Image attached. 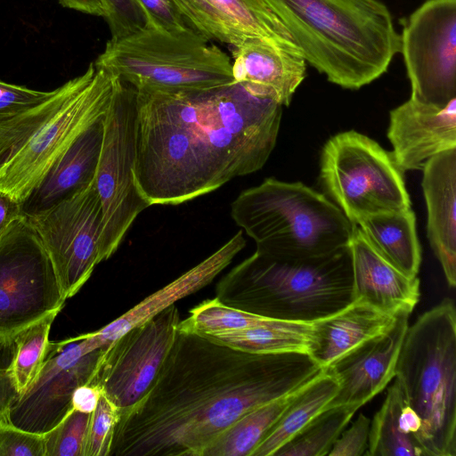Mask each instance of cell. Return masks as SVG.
I'll list each match as a JSON object with an SVG mask.
<instances>
[{
	"label": "cell",
	"mask_w": 456,
	"mask_h": 456,
	"mask_svg": "<svg viewBox=\"0 0 456 456\" xmlns=\"http://www.w3.org/2000/svg\"><path fill=\"white\" fill-rule=\"evenodd\" d=\"M323 370L306 353L250 354L177 330L150 390L120 411L110 456H203L243 414Z\"/></svg>",
	"instance_id": "cell-1"
},
{
	"label": "cell",
	"mask_w": 456,
	"mask_h": 456,
	"mask_svg": "<svg viewBox=\"0 0 456 456\" xmlns=\"http://www.w3.org/2000/svg\"><path fill=\"white\" fill-rule=\"evenodd\" d=\"M136 93L134 175L150 206L179 205L255 173L275 147L282 105L240 83Z\"/></svg>",
	"instance_id": "cell-2"
},
{
	"label": "cell",
	"mask_w": 456,
	"mask_h": 456,
	"mask_svg": "<svg viewBox=\"0 0 456 456\" xmlns=\"http://www.w3.org/2000/svg\"><path fill=\"white\" fill-rule=\"evenodd\" d=\"M305 61L328 80L359 89L384 74L401 37L380 0H265Z\"/></svg>",
	"instance_id": "cell-3"
},
{
	"label": "cell",
	"mask_w": 456,
	"mask_h": 456,
	"mask_svg": "<svg viewBox=\"0 0 456 456\" xmlns=\"http://www.w3.org/2000/svg\"><path fill=\"white\" fill-rule=\"evenodd\" d=\"M222 304L268 319L312 323L354 302L349 245L323 256L281 259L258 252L217 283Z\"/></svg>",
	"instance_id": "cell-4"
},
{
	"label": "cell",
	"mask_w": 456,
	"mask_h": 456,
	"mask_svg": "<svg viewBox=\"0 0 456 456\" xmlns=\"http://www.w3.org/2000/svg\"><path fill=\"white\" fill-rule=\"evenodd\" d=\"M231 216L256 252L281 259L331 254L348 245L354 225L323 194L271 177L241 191L231 204Z\"/></svg>",
	"instance_id": "cell-5"
},
{
	"label": "cell",
	"mask_w": 456,
	"mask_h": 456,
	"mask_svg": "<svg viewBox=\"0 0 456 456\" xmlns=\"http://www.w3.org/2000/svg\"><path fill=\"white\" fill-rule=\"evenodd\" d=\"M395 380L421 419L427 456H456V310L451 298L408 327Z\"/></svg>",
	"instance_id": "cell-6"
},
{
	"label": "cell",
	"mask_w": 456,
	"mask_h": 456,
	"mask_svg": "<svg viewBox=\"0 0 456 456\" xmlns=\"http://www.w3.org/2000/svg\"><path fill=\"white\" fill-rule=\"evenodd\" d=\"M193 28L148 26L108 40L94 61L143 92L203 90L234 83L230 57Z\"/></svg>",
	"instance_id": "cell-7"
},
{
	"label": "cell",
	"mask_w": 456,
	"mask_h": 456,
	"mask_svg": "<svg viewBox=\"0 0 456 456\" xmlns=\"http://www.w3.org/2000/svg\"><path fill=\"white\" fill-rule=\"evenodd\" d=\"M403 175L391 152L354 130L332 136L322 150V184L354 224L372 215L411 208Z\"/></svg>",
	"instance_id": "cell-8"
},
{
	"label": "cell",
	"mask_w": 456,
	"mask_h": 456,
	"mask_svg": "<svg viewBox=\"0 0 456 456\" xmlns=\"http://www.w3.org/2000/svg\"><path fill=\"white\" fill-rule=\"evenodd\" d=\"M118 83L91 62L60 109L0 167V190L23 201L79 134L106 114Z\"/></svg>",
	"instance_id": "cell-9"
},
{
	"label": "cell",
	"mask_w": 456,
	"mask_h": 456,
	"mask_svg": "<svg viewBox=\"0 0 456 456\" xmlns=\"http://www.w3.org/2000/svg\"><path fill=\"white\" fill-rule=\"evenodd\" d=\"M137 139V93L119 79L104 118V132L94 184L102 208L101 255L109 259L135 218L149 203L134 175Z\"/></svg>",
	"instance_id": "cell-10"
},
{
	"label": "cell",
	"mask_w": 456,
	"mask_h": 456,
	"mask_svg": "<svg viewBox=\"0 0 456 456\" xmlns=\"http://www.w3.org/2000/svg\"><path fill=\"white\" fill-rule=\"evenodd\" d=\"M51 258L28 219L20 215L0 237V336L16 332L63 307Z\"/></svg>",
	"instance_id": "cell-11"
},
{
	"label": "cell",
	"mask_w": 456,
	"mask_h": 456,
	"mask_svg": "<svg viewBox=\"0 0 456 456\" xmlns=\"http://www.w3.org/2000/svg\"><path fill=\"white\" fill-rule=\"evenodd\" d=\"M108 346H100L92 332L49 342L40 371L13 400L7 421L37 434L53 429L72 409L75 389L91 382Z\"/></svg>",
	"instance_id": "cell-12"
},
{
	"label": "cell",
	"mask_w": 456,
	"mask_h": 456,
	"mask_svg": "<svg viewBox=\"0 0 456 456\" xmlns=\"http://www.w3.org/2000/svg\"><path fill=\"white\" fill-rule=\"evenodd\" d=\"M401 24L410 98L446 106L456 98V0H427Z\"/></svg>",
	"instance_id": "cell-13"
},
{
	"label": "cell",
	"mask_w": 456,
	"mask_h": 456,
	"mask_svg": "<svg viewBox=\"0 0 456 456\" xmlns=\"http://www.w3.org/2000/svg\"><path fill=\"white\" fill-rule=\"evenodd\" d=\"M27 218L51 258L64 297H73L102 262V208L94 181L58 205Z\"/></svg>",
	"instance_id": "cell-14"
},
{
	"label": "cell",
	"mask_w": 456,
	"mask_h": 456,
	"mask_svg": "<svg viewBox=\"0 0 456 456\" xmlns=\"http://www.w3.org/2000/svg\"><path fill=\"white\" fill-rule=\"evenodd\" d=\"M175 305L134 327L106 349L89 384L96 385L120 411L139 402L155 382L176 337Z\"/></svg>",
	"instance_id": "cell-15"
},
{
	"label": "cell",
	"mask_w": 456,
	"mask_h": 456,
	"mask_svg": "<svg viewBox=\"0 0 456 456\" xmlns=\"http://www.w3.org/2000/svg\"><path fill=\"white\" fill-rule=\"evenodd\" d=\"M410 314L399 313L385 331L362 342L326 368L338 385V392L326 408L359 409L387 386L395 378Z\"/></svg>",
	"instance_id": "cell-16"
},
{
	"label": "cell",
	"mask_w": 456,
	"mask_h": 456,
	"mask_svg": "<svg viewBox=\"0 0 456 456\" xmlns=\"http://www.w3.org/2000/svg\"><path fill=\"white\" fill-rule=\"evenodd\" d=\"M387 137L403 173L422 170L433 157L456 149V98L443 108L410 98L390 111Z\"/></svg>",
	"instance_id": "cell-17"
},
{
	"label": "cell",
	"mask_w": 456,
	"mask_h": 456,
	"mask_svg": "<svg viewBox=\"0 0 456 456\" xmlns=\"http://www.w3.org/2000/svg\"><path fill=\"white\" fill-rule=\"evenodd\" d=\"M189 25L232 47L251 38L294 43L265 0H173ZM295 44V43H294Z\"/></svg>",
	"instance_id": "cell-18"
},
{
	"label": "cell",
	"mask_w": 456,
	"mask_h": 456,
	"mask_svg": "<svg viewBox=\"0 0 456 456\" xmlns=\"http://www.w3.org/2000/svg\"><path fill=\"white\" fill-rule=\"evenodd\" d=\"M232 50L235 82L289 106L306 74V61L296 44L251 38Z\"/></svg>",
	"instance_id": "cell-19"
},
{
	"label": "cell",
	"mask_w": 456,
	"mask_h": 456,
	"mask_svg": "<svg viewBox=\"0 0 456 456\" xmlns=\"http://www.w3.org/2000/svg\"><path fill=\"white\" fill-rule=\"evenodd\" d=\"M354 301L392 316L411 313L419 302V280L409 277L387 263L370 245L354 224L349 240Z\"/></svg>",
	"instance_id": "cell-20"
},
{
	"label": "cell",
	"mask_w": 456,
	"mask_h": 456,
	"mask_svg": "<svg viewBox=\"0 0 456 456\" xmlns=\"http://www.w3.org/2000/svg\"><path fill=\"white\" fill-rule=\"evenodd\" d=\"M246 246L242 231L181 276L151 293L130 310L92 332L100 346H110L126 332L148 322L165 309L208 285Z\"/></svg>",
	"instance_id": "cell-21"
},
{
	"label": "cell",
	"mask_w": 456,
	"mask_h": 456,
	"mask_svg": "<svg viewBox=\"0 0 456 456\" xmlns=\"http://www.w3.org/2000/svg\"><path fill=\"white\" fill-rule=\"evenodd\" d=\"M104 118L105 115L79 134L20 203L22 216L29 217L42 213L94 181L102 144Z\"/></svg>",
	"instance_id": "cell-22"
},
{
	"label": "cell",
	"mask_w": 456,
	"mask_h": 456,
	"mask_svg": "<svg viewBox=\"0 0 456 456\" xmlns=\"http://www.w3.org/2000/svg\"><path fill=\"white\" fill-rule=\"evenodd\" d=\"M428 211L427 235L447 284L456 285V149L444 151L422 168Z\"/></svg>",
	"instance_id": "cell-23"
},
{
	"label": "cell",
	"mask_w": 456,
	"mask_h": 456,
	"mask_svg": "<svg viewBox=\"0 0 456 456\" xmlns=\"http://www.w3.org/2000/svg\"><path fill=\"white\" fill-rule=\"evenodd\" d=\"M395 316L354 301L338 313L311 323L307 354L326 369L346 353L385 331Z\"/></svg>",
	"instance_id": "cell-24"
},
{
	"label": "cell",
	"mask_w": 456,
	"mask_h": 456,
	"mask_svg": "<svg viewBox=\"0 0 456 456\" xmlns=\"http://www.w3.org/2000/svg\"><path fill=\"white\" fill-rule=\"evenodd\" d=\"M356 225L370 245L387 263L409 277H416L421 263L416 216L410 208L367 216Z\"/></svg>",
	"instance_id": "cell-25"
},
{
	"label": "cell",
	"mask_w": 456,
	"mask_h": 456,
	"mask_svg": "<svg viewBox=\"0 0 456 456\" xmlns=\"http://www.w3.org/2000/svg\"><path fill=\"white\" fill-rule=\"evenodd\" d=\"M338 389L337 380L324 369L296 394L251 456H274L280 447L326 408Z\"/></svg>",
	"instance_id": "cell-26"
},
{
	"label": "cell",
	"mask_w": 456,
	"mask_h": 456,
	"mask_svg": "<svg viewBox=\"0 0 456 456\" xmlns=\"http://www.w3.org/2000/svg\"><path fill=\"white\" fill-rule=\"evenodd\" d=\"M311 330V323L273 320L263 325L201 336L216 343L250 354H307Z\"/></svg>",
	"instance_id": "cell-27"
},
{
	"label": "cell",
	"mask_w": 456,
	"mask_h": 456,
	"mask_svg": "<svg viewBox=\"0 0 456 456\" xmlns=\"http://www.w3.org/2000/svg\"><path fill=\"white\" fill-rule=\"evenodd\" d=\"M300 389L243 414L205 450L203 456H251Z\"/></svg>",
	"instance_id": "cell-28"
},
{
	"label": "cell",
	"mask_w": 456,
	"mask_h": 456,
	"mask_svg": "<svg viewBox=\"0 0 456 456\" xmlns=\"http://www.w3.org/2000/svg\"><path fill=\"white\" fill-rule=\"evenodd\" d=\"M404 398L396 380L387 389L386 398L370 421L368 456H427L415 436L401 432L399 415Z\"/></svg>",
	"instance_id": "cell-29"
},
{
	"label": "cell",
	"mask_w": 456,
	"mask_h": 456,
	"mask_svg": "<svg viewBox=\"0 0 456 456\" xmlns=\"http://www.w3.org/2000/svg\"><path fill=\"white\" fill-rule=\"evenodd\" d=\"M356 407H327L274 453V456H325L347 426Z\"/></svg>",
	"instance_id": "cell-30"
},
{
	"label": "cell",
	"mask_w": 456,
	"mask_h": 456,
	"mask_svg": "<svg viewBox=\"0 0 456 456\" xmlns=\"http://www.w3.org/2000/svg\"><path fill=\"white\" fill-rule=\"evenodd\" d=\"M59 312L45 314L12 337L11 371L17 395L28 388L40 371L50 342L51 326Z\"/></svg>",
	"instance_id": "cell-31"
},
{
	"label": "cell",
	"mask_w": 456,
	"mask_h": 456,
	"mask_svg": "<svg viewBox=\"0 0 456 456\" xmlns=\"http://www.w3.org/2000/svg\"><path fill=\"white\" fill-rule=\"evenodd\" d=\"M75 84L69 79L44 102L0 123V167L60 109Z\"/></svg>",
	"instance_id": "cell-32"
},
{
	"label": "cell",
	"mask_w": 456,
	"mask_h": 456,
	"mask_svg": "<svg viewBox=\"0 0 456 456\" xmlns=\"http://www.w3.org/2000/svg\"><path fill=\"white\" fill-rule=\"evenodd\" d=\"M90 416L71 409L57 426L44 434L45 456H84Z\"/></svg>",
	"instance_id": "cell-33"
},
{
	"label": "cell",
	"mask_w": 456,
	"mask_h": 456,
	"mask_svg": "<svg viewBox=\"0 0 456 456\" xmlns=\"http://www.w3.org/2000/svg\"><path fill=\"white\" fill-rule=\"evenodd\" d=\"M120 410L102 393L94 411L91 413L84 456H110Z\"/></svg>",
	"instance_id": "cell-34"
},
{
	"label": "cell",
	"mask_w": 456,
	"mask_h": 456,
	"mask_svg": "<svg viewBox=\"0 0 456 456\" xmlns=\"http://www.w3.org/2000/svg\"><path fill=\"white\" fill-rule=\"evenodd\" d=\"M111 38L126 37L150 26L149 20L135 0H102Z\"/></svg>",
	"instance_id": "cell-35"
},
{
	"label": "cell",
	"mask_w": 456,
	"mask_h": 456,
	"mask_svg": "<svg viewBox=\"0 0 456 456\" xmlns=\"http://www.w3.org/2000/svg\"><path fill=\"white\" fill-rule=\"evenodd\" d=\"M44 434L29 432L8 421L0 423V456H45Z\"/></svg>",
	"instance_id": "cell-36"
},
{
	"label": "cell",
	"mask_w": 456,
	"mask_h": 456,
	"mask_svg": "<svg viewBox=\"0 0 456 456\" xmlns=\"http://www.w3.org/2000/svg\"><path fill=\"white\" fill-rule=\"evenodd\" d=\"M53 91L43 92L0 80V123L49 99Z\"/></svg>",
	"instance_id": "cell-37"
},
{
	"label": "cell",
	"mask_w": 456,
	"mask_h": 456,
	"mask_svg": "<svg viewBox=\"0 0 456 456\" xmlns=\"http://www.w3.org/2000/svg\"><path fill=\"white\" fill-rule=\"evenodd\" d=\"M370 421L363 413L358 414L350 428L341 432L328 456L364 455L368 449Z\"/></svg>",
	"instance_id": "cell-38"
},
{
	"label": "cell",
	"mask_w": 456,
	"mask_h": 456,
	"mask_svg": "<svg viewBox=\"0 0 456 456\" xmlns=\"http://www.w3.org/2000/svg\"><path fill=\"white\" fill-rule=\"evenodd\" d=\"M146 14L150 26L165 30L192 28L173 0H135Z\"/></svg>",
	"instance_id": "cell-39"
},
{
	"label": "cell",
	"mask_w": 456,
	"mask_h": 456,
	"mask_svg": "<svg viewBox=\"0 0 456 456\" xmlns=\"http://www.w3.org/2000/svg\"><path fill=\"white\" fill-rule=\"evenodd\" d=\"M12 338L0 336V423L7 421L8 411L17 396L11 371Z\"/></svg>",
	"instance_id": "cell-40"
},
{
	"label": "cell",
	"mask_w": 456,
	"mask_h": 456,
	"mask_svg": "<svg viewBox=\"0 0 456 456\" xmlns=\"http://www.w3.org/2000/svg\"><path fill=\"white\" fill-rule=\"evenodd\" d=\"M102 391L99 387L93 384H85L77 387L72 395V409L86 413H92L100 399Z\"/></svg>",
	"instance_id": "cell-41"
},
{
	"label": "cell",
	"mask_w": 456,
	"mask_h": 456,
	"mask_svg": "<svg viewBox=\"0 0 456 456\" xmlns=\"http://www.w3.org/2000/svg\"><path fill=\"white\" fill-rule=\"evenodd\" d=\"M20 215V202L0 190V237Z\"/></svg>",
	"instance_id": "cell-42"
},
{
	"label": "cell",
	"mask_w": 456,
	"mask_h": 456,
	"mask_svg": "<svg viewBox=\"0 0 456 456\" xmlns=\"http://www.w3.org/2000/svg\"><path fill=\"white\" fill-rule=\"evenodd\" d=\"M399 426L402 433L415 436L420 443L419 436L422 429L421 419L416 411L408 405L405 400L399 415Z\"/></svg>",
	"instance_id": "cell-43"
},
{
	"label": "cell",
	"mask_w": 456,
	"mask_h": 456,
	"mask_svg": "<svg viewBox=\"0 0 456 456\" xmlns=\"http://www.w3.org/2000/svg\"><path fill=\"white\" fill-rule=\"evenodd\" d=\"M65 8L72 9L86 14L105 16V10L102 0H58Z\"/></svg>",
	"instance_id": "cell-44"
}]
</instances>
